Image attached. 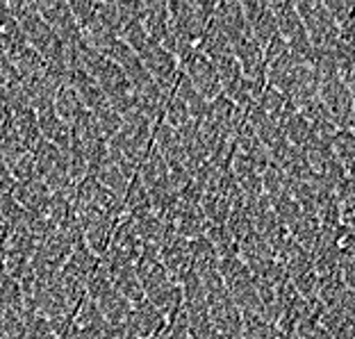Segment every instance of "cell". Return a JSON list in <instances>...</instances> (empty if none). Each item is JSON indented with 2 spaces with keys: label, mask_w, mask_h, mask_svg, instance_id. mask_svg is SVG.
I'll return each instance as SVG.
<instances>
[{
  "label": "cell",
  "mask_w": 355,
  "mask_h": 339,
  "mask_svg": "<svg viewBox=\"0 0 355 339\" xmlns=\"http://www.w3.org/2000/svg\"><path fill=\"white\" fill-rule=\"evenodd\" d=\"M241 5H244L246 23H248L251 35L260 42L262 48H266L273 39L280 35L278 21H276V14H273L271 3L269 0H241Z\"/></svg>",
  "instance_id": "obj_11"
},
{
  "label": "cell",
  "mask_w": 355,
  "mask_h": 339,
  "mask_svg": "<svg viewBox=\"0 0 355 339\" xmlns=\"http://www.w3.org/2000/svg\"><path fill=\"white\" fill-rule=\"evenodd\" d=\"M0 230H7V225H5V221H3V216H0Z\"/></svg>",
  "instance_id": "obj_46"
},
{
  "label": "cell",
  "mask_w": 355,
  "mask_h": 339,
  "mask_svg": "<svg viewBox=\"0 0 355 339\" xmlns=\"http://www.w3.org/2000/svg\"><path fill=\"white\" fill-rule=\"evenodd\" d=\"M14 187H16V180L10 171V166H7L3 153H0V196H5V193H14Z\"/></svg>",
  "instance_id": "obj_44"
},
{
  "label": "cell",
  "mask_w": 355,
  "mask_h": 339,
  "mask_svg": "<svg viewBox=\"0 0 355 339\" xmlns=\"http://www.w3.org/2000/svg\"><path fill=\"white\" fill-rule=\"evenodd\" d=\"M10 10L19 21L28 44L42 55L48 64H69V51L55 30L48 26L46 19L37 10V0H12Z\"/></svg>",
  "instance_id": "obj_2"
},
{
  "label": "cell",
  "mask_w": 355,
  "mask_h": 339,
  "mask_svg": "<svg viewBox=\"0 0 355 339\" xmlns=\"http://www.w3.org/2000/svg\"><path fill=\"white\" fill-rule=\"evenodd\" d=\"M319 71V98L326 105V110L333 114L337 121V125L346 128L349 125V119L355 112V96L349 89V85L344 82L340 71H337V64H330V67H321Z\"/></svg>",
  "instance_id": "obj_5"
},
{
  "label": "cell",
  "mask_w": 355,
  "mask_h": 339,
  "mask_svg": "<svg viewBox=\"0 0 355 339\" xmlns=\"http://www.w3.org/2000/svg\"><path fill=\"white\" fill-rule=\"evenodd\" d=\"M71 10L78 21V26L83 32H89L94 28L96 16L101 10V0H71Z\"/></svg>",
  "instance_id": "obj_38"
},
{
  "label": "cell",
  "mask_w": 355,
  "mask_h": 339,
  "mask_svg": "<svg viewBox=\"0 0 355 339\" xmlns=\"http://www.w3.org/2000/svg\"><path fill=\"white\" fill-rule=\"evenodd\" d=\"M96 303H98L103 317L107 319L112 326H121L132 314V303H128L114 287H110L107 292L101 294L96 298Z\"/></svg>",
  "instance_id": "obj_28"
},
{
  "label": "cell",
  "mask_w": 355,
  "mask_h": 339,
  "mask_svg": "<svg viewBox=\"0 0 355 339\" xmlns=\"http://www.w3.org/2000/svg\"><path fill=\"white\" fill-rule=\"evenodd\" d=\"M16 78H19V73H16L14 62L10 60V55L3 51V46H0V82L10 85V82H14Z\"/></svg>",
  "instance_id": "obj_43"
},
{
  "label": "cell",
  "mask_w": 355,
  "mask_h": 339,
  "mask_svg": "<svg viewBox=\"0 0 355 339\" xmlns=\"http://www.w3.org/2000/svg\"><path fill=\"white\" fill-rule=\"evenodd\" d=\"M130 324L139 339H153V337L162 335L168 328V319L164 317V312H159L146 298L144 303L132 305Z\"/></svg>",
  "instance_id": "obj_19"
},
{
  "label": "cell",
  "mask_w": 355,
  "mask_h": 339,
  "mask_svg": "<svg viewBox=\"0 0 355 339\" xmlns=\"http://www.w3.org/2000/svg\"><path fill=\"white\" fill-rule=\"evenodd\" d=\"M76 328L87 339H96L110 328V321L103 317L98 303L92 301V298H87V301L80 305V310L76 312Z\"/></svg>",
  "instance_id": "obj_25"
},
{
  "label": "cell",
  "mask_w": 355,
  "mask_h": 339,
  "mask_svg": "<svg viewBox=\"0 0 355 339\" xmlns=\"http://www.w3.org/2000/svg\"><path fill=\"white\" fill-rule=\"evenodd\" d=\"M37 116H39V130H42L44 139L55 144V146L62 148L64 153H69L71 144H73V130H71V125L58 114L55 105L53 107L39 110Z\"/></svg>",
  "instance_id": "obj_21"
},
{
  "label": "cell",
  "mask_w": 355,
  "mask_h": 339,
  "mask_svg": "<svg viewBox=\"0 0 355 339\" xmlns=\"http://www.w3.org/2000/svg\"><path fill=\"white\" fill-rule=\"evenodd\" d=\"M333 148L337 159L342 162L346 175L355 180V134L349 130V128H340L333 134Z\"/></svg>",
  "instance_id": "obj_30"
},
{
  "label": "cell",
  "mask_w": 355,
  "mask_h": 339,
  "mask_svg": "<svg viewBox=\"0 0 355 339\" xmlns=\"http://www.w3.org/2000/svg\"><path fill=\"white\" fill-rule=\"evenodd\" d=\"M296 7L305 23V30H308L314 51L333 53L337 44L342 42V32L335 16L328 10L326 0H298Z\"/></svg>",
  "instance_id": "obj_4"
},
{
  "label": "cell",
  "mask_w": 355,
  "mask_h": 339,
  "mask_svg": "<svg viewBox=\"0 0 355 339\" xmlns=\"http://www.w3.org/2000/svg\"><path fill=\"white\" fill-rule=\"evenodd\" d=\"M207 219H205V212L200 205H191V203H178L175 207V214H173V228H175V235H180L184 239H198L207 235Z\"/></svg>",
  "instance_id": "obj_20"
},
{
  "label": "cell",
  "mask_w": 355,
  "mask_h": 339,
  "mask_svg": "<svg viewBox=\"0 0 355 339\" xmlns=\"http://www.w3.org/2000/svg\"><path fill=\"white\" fill-rule=\"evenodd\" d=\"M289 232H292L294 241H298L303 248H308V251L312 253V248L317 246L319 235H321L319 216H314L310 212H303V216L292 225V228H289Z\"/></svg>",
  "instance_id": "obj_31"
},
{
  "label": "cell",
  "mask_w": 355,
  "mask_h": 339,
  "mask_svg": "<svg viewBox=\"0 0 355 339\" xmlns=\"http://www.w3.org/2000/svg\"><path fill=\"white\" fill-rule=\"evenodd\" d=\"M207 239L212 241L214 248L223 257H237L239 255V241L232 237L228 225H207Z\"/></svg>",
  "instance_id": "obj_35"
},
{
  "label": "cell",
  "mask_w": 355,
  "mask_h": 339,
  "mask_svg": "<svg viewBox=\"0 0 355 339\" xmlns=\"http://www.w3.org/2000/svg\"><path fill=\"white\" fill-rule=\"evenodd\" d=\"M219 266H221V255L214 248L212 241L207 239V235L191 241V269L200 278L219 273Z\"/></svg>",
  "instance_id": "obj_24"
},
{
  "label": "cell",
  "mask_w": 355,
  "mask_h": 339,
  "mask_svg": "<svg viewBox=\"0 0 355 339\" xmlns=\"http://www.w3.org/2000/svg\"><path fill=\"white\" fill-rule=\"evenodd\" d=\"M139 58H141L144 64H146L148 73L157 82V87L162 89L166 96H173L175 85H178V80H180V73H182L178 55L171 53V51H166V48L159 46L157 42H150L139 53Z\"/></svg>",
  "instance_id": "obj_8"
},
{
  "label": "cell",
  "mask_w": 355,
  "mask_h": 339,
  "mask_svg": "<svg viewBox=\"0 0 355 339\" xmlns=\"http://www.w3.org/2000/svg\"><path fill=\"white\" fill-rule=\"evenodd\" d=\"M135 271L141 280V287H144V292H146V296L171 282V276H168L166 266L162 264V257H159V248H153V246L144 248L141 257L135 262Z\"/></svg>",
  "instance_id": "obj_17"
},
{
  "label": "cell",
  "mask_w": 355,
  "mask_h": 339,
  "mask_svg": "<svg viewBox=\"0 0 355 339\" xmlns=\"http://www.w3.org/2000/svg\"><path fill=\"white\" fill-rule=\"evenodd\" d=\"M123 200H125V216H137V214L150 212L153 209L148 189H146V184L141 182L139 175L132 177V182H130V187H128V193H125Z\"/></svg>",
  "instance_id": "obj_32"
},
{
  "label": "cell",
  "mask_w": 355,
  "mask_h": 339,
  "mask_svg": "<svg viewBox=\"0 0 355 339\" xmlns=\"http://www.w3.org/2000/svg\"><path fill=\"white\" fill-rule=\"evenodd\" d=\"M14 198L19 200L21 207L26 209L30 216H35V219H51L53 191L48 189L42 180L16 182Z\"/></svg>",
  "instance_id": "obj_14"
},
{
  "label": "cell",
  "mask_w": 355,
  "mask_h": 339,
  "mask_svg": "<svg viewBox=\"0 0 355 339\" xmlns=\"http://www.w3.org/2000/svg\"><path fill=\"white\" fill-rule=\"evenodd\" d=\"M159 257H162V264L166 266L171 280L180 285L191 271V241L180 235H173L159 248Z\"/></svg>",
  "instance_id": "obj_16"
},
{
  "label": "cell",
  "mask_w": 355,
  "mask_h": 339,
  "mask_svg": "<svg viewBox=\"0 0 355 339\" xmlns=\"http://www.w3.org/2000/svg\"><path fill=\"white\" fill-rule=\"evenodd\" d=\"M219 30L228 37L230 44L239 42L241 37H246L248 32V23H246V14H244V5L239 0H219L216 3V12L212 19Z\"/></svg>",
  "instance_id": "obj_18"
},
{
  "label": "cell",
  "mask_w": 355,
  "mask_h": 339,
  "mask_svg": "<svg viewBox=\"0 0 355 339\" xmlns=\"http://www.w3.org/2000/svg\"><path fill=\"white\" fill-rule=\"evenodd\" d=\"M69 87L80 96V101L85 103V107L92 112L103 110L105 105H110L107 96L101 89L98 80H96L87 69H83L80 64H69Z\"/></svg>",
  "instance_id": "obj_15"
},
{
  "label": "cell",
  "mask_w": 355,
  "mask_h": 339,
  "mask_svg": "<svg viewBox=\"0 0 355 339\" xmlns=\"http://www.w3.org/2000/svg\"><path fill=\"white\" fill-rule=\"evenodd\" d=\"M296 333H298V337H301V339H335L324 328V324L317 321V319H303L301 324H298Z\"/></svg>",
  "instance_id": "obj_42"
},
{
  "label": "cell",
  "mask_w": 355,
  "mask_h": 339,
  "mask_svg": "<svg viewBox=\"0 0 355 339\" xmlns=\"http://www.w3.org/2000/svg\"><path fill=\"white\" fill-rule=\"evenodd\" d=\"M94 175L98 177V182L103 184V187L116 191L119 196H123V198L128 193V187H130V182H132V177H128L114 162H112V159H107V162H105Z\"/></svg>",
  "instance_id": "obj_34"
},
{
  "label": "cell",
  "mask_w": 355,
  "mask_h": 339,
  "mask_svg": "<svg viewBox=\"0 0 355 339\" xmlns=\"http://www.w3.org/2000/svg\"><path fill=\"white\" fill-rule=\"evenodd\" d=\"M191 121L193 119H191V112L187 105L178 98V96H171V101L166 105V123L175 128V130H182V128L189 125Z\"/></svg>",
  "instance_id": "obj_40"
},
{
  "label": "cell",
  "mask_w": 355,
  "mask_h": 339,
  "mask_svg": "<svg viewBox=\"0 0 355 339\" xmlns=\"http://www.w3.org/2000/svg\"><path fill=\"white\" fill-rule=\"evenodd\" d=\"M23 319H26L28 339H55V337H58V335L53 333L51 321H48L44 314H39V312H23Z\"/></svg>",
  "instance_id": "obj_39"
},
{
  "label": "cell",
  "mask_w": 355,
  "mask_h": 339,
  "mask_svg": "<svg viewBox=\"0 0 355 339\" xmlns=\"http://www.w3.org/2000/svg\"><path fill=\"white\" fill-rule=\"evenodd\" d=\"M141 23L159 46H164L166 51L175 53V37L171 30V14H168L166 0H146V10H144Z\"/></svg>",
  "instance_id": "obj_12"
},
{
  "label": "cell",
  "mask_w": 355,
  "mask_h": 339,
  "mask_svg": "<svg viewBox=\"0 0 355 339\" xmlns=\"http://www.w3.org/2000/svg\"><path fill=\"white\" fill-rule=\"evenodd\" d=\"M37 10L67 48L76 46L85 39V32L80 30L69 0H37Z\"/></svg>",
  "instance_id": "obj_10"
},
{
  "label": "cell",
  "mask_w": 355,
  "mask_h": 339,
  "mask_svg": "<svg viewBox=\"0 0 355 339\" xmlns=\"http://www.w3.org/2000/svg\"><path fill=\"white\" fill-rule=\"evenodd\" d=\"M144 248H146V244H144V239L139 237V232H137L135 223L125 216V219L116 225L114 235H112V244L105 255L114 257L119 262L135 264L141 257Z\"/></svg>",
  "instance_id": "obj_13"
},
{
  "label": "cell",
  "mask_w": 355,
  "mask_h": 339,
  "mask_svg": "<svg viewBox=\"0 0 355 339\" xmlns=\"http://www.w3.org/2000/svg\"><path fill=\"white\" fill-rule=\"evenodd\" d=\"M98 266H101V257L96 255L87 244H83V246L73 248V253H71L69 262L64 264V269L60 273H62L64 278L78 280V282H83V285L89 287V280L96 276Z\"/></svg>",
  "instance_id": "obj_22"
},
{
  "label": "cell",
  "mask_w": 355,
  "mask_h": 339,
  "mask_svg": "<svg viewBox=\"0 0 355 339\" xmlns=\"http://www.w3.org/2000/svg\"><path fill=\"white\" fill-rule=\"evenodd\" d=\"M346 128H349V130L355 134V112H353V114H351V119H349V125H346Z\"/></svg>",
  "instance_id": "obj_45"
},
{
  "label": "cell",
  "mask_w": 355,
  "mask_h": 339,
  "mask_svg": "<svg viewBox=\"0 0 355 339\" xmlns=\"http://www.w3.org/2000/svg\"><path fill=\"white\" fill-rule=\"evenodd\" d=\"M180 69H182V73L189 78V82L196 87L207 101H214L216 96L223 94L219 71H216L212 60H209L198 46L180 60Z\"/></svg>",
  "instance_id": "obj_9"
},
{
  "label": "cell",
  "mask_w": 355,
  "mask_h": 339,
  "mask_svg": "<svg viewBox=\"0 0 355 339\" xmlns=\"http://www.w3.org/2000/svg\"><path fill=\"white\" fill-rule=\"evenodd\" d=\"M200 207H203L205 219L209 225H228V216H230V209H232V203L228 198L219 196V193L205 191Z\"/></svg>",
  "instance_id": "obj_33"
},
{
  "label": "cell",
  "mask_w": 355,
  "mask_h": 339,
  "mask_svg": "<svg viewBox=\"0 0 355 339\" xmlns=\"http://www.w3.org/2000/svg\"><path fill=\"white\" fill-rule=\"evenodd\" d=\"M335 62H337V71L349 89L355 96V46L340 42L335 48Z\"/></svg>",
  "instance_id": "obj_37"
},
{
  "label": "cell",
  "mask_w": 355,
  "mask_h": 339,
  "mask_svg": "<svg viewBox=\"0 0 355 339\" xmlns=\"http://www.w3.org/2000/svg\"><path fill=\"white\" fill-rule=\"evenodd\" d=\"M216 12V0H168L175 55L182 60L198 46Z\"/></svg>",
  "instance_id": "obj_1"
},
{
  "label": "cell",
  "mask_w": 355,
  "mask_h": 339,
  "mask_svg": "<svg viewBox=\"0 0 355 339\" xmlns=\"http://www.w3.org/2000/svg\"><path fill=\"white\" fill-rule=\"evenodd\" d=\"M55 110H58V114L67 121V123L73 128L80 119H83L87 114V107H85V103L80 101V96L71 89L69 85L67 87H62L58 96H55Z\"/></svg>",
  "instance_id": "obj_29"
},
{
  "label": "cell",
  "mask_w": 355,
  "mask_h": 339,
  "mask_svg": "<svg viewBox=\"0 0 355 339\" xmlns=\"http://www.w3.org/2000/svg\"><path fill=\"white\" fill-rule=\"evenodd\" d=\"M273 14H276L278 30L282 39L289 44L292 53L303 60L314 62V46L310 42V35L305 30V23L298 14V7L294 0H271Z\"/></svg>",
  "instance_id": "obj_7"
},
{
  "label": "cell",
  "mask_w": 355,
  "mask_h": 339,
  "mask_svg": "<svg viewBox=\"0 0 355 339\" xmlns=\"http://www.w3.org/2000/svg\"><path fill=\"white\" fill-rule=\"evenodd\" d=\"M184 312H187V319H189L191 339H223V335L216 330L212 317H209L207 303L184 305Z\"/></svg>",
  "instance_id": "obj_27"
},
{
  "label": "cell",
  "mask_w": 355,
  "mask_h": 339,
  "mask_svg": "<svg viewBox=\"0 0 355 339\" xmlns=\"http://www.w3.org/2000/svg\"><path fill=\"white\" fill-rule=\"evenodd\" d=\"M278 260L285 264L289 280L294 282V287L301 292L305 301H312V298H319V276H317V264H314V257L308 248H303L298 241L287 244V248L278 255Z\"/></svg>",
  "instance_id": "obj_6"
},
{
  "label": "cell",
  "mask_w": 355,
  "mask_h": 339,
  "mask_svg": "<svg viewBox=\"0 0 355 339\" xmlns=\"http://www.w3.org/2000/svg\"><path fill=\"white\" fill-rule=\"evenodd\" d=\"M282 132H285L287 139L292 141L296 148H301L303 153L308 150V148H312L314 144L321 139V134L314 130V125L301 114V112L282 123Z\"/></svg>",
  "instance_id": "obj_26"
},
{
  "label": "cell",
  "mask_w": 355,
  "mask_h": 339,
  "mask_svg": "<svg viewBox=\"0 0 355 339\" xmlns=\"http://www.w3.org/2000/svg\"><path fill=\"white\" fill-rule=\"evenodd\" d=\"M219 273L225 282V287H228L232 301L237 303V308L241 312L262 314V298H260V289H257V280L239 255L223 257Z\"/></svg>",
  "instance_id": "obj_3"
},
{
  "label": "cell",
  "mask_w": 355,
  "mask_h": 339,
  "mask_svg": "<svg viewBox=\"0 0 355 339\" xmlns=\"http://www.w3.org/2000/svg\"><path fill=\"white\" fill-rule=\"evenodd\" d=\"M257 105H260V107L271 119H276L280 125L285 123V121L292 119L294 114H298V105H296V101L292 98V96L285 94V92H280V89L271 87V85H266V89L262 92Z\"/></svg>",
  "instance_id": "obj_23"
},
{
  "label": "cell",
  "mask_w": 355,
  "mask_h": 339,
  "mask_svg": "<svg viewBox=\"0 0 355 339\" xmlns=\"http://www.w3.org/2000/svg\"><path fill=\"white\" fill-rule=\"evenodd\" d=\"M0 312H23L21 282L5 273L0 278Z\"/></svg>",
  "instance_id": "obj_36"
},
{
  "label": "cell",
  "mask_w": 355,
  "mask_h": 339,
  "mask_svg": "<svg viewBox=\"0 0 355 339\" xmlns=\"http://www.w3.org/2000/svg\"><path fill=\"white\" fill-rule=\"evenodd\" d=\"M5 314V337L7 339H28V328L23 312H3Z\"/></svg>",
  "instance_id": "obj_41"
}]
</instances>
